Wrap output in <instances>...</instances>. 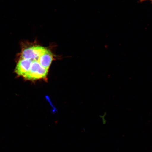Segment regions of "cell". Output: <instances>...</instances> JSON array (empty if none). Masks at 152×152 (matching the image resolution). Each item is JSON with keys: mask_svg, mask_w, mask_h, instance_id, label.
<instances>
[{"mask_svg": "<svg viewBox=\"0 0 152 152\" xmlns=\"http://www.w3.org/2000/svg\"><path fill=\"white\" fill-rule=\"evenodd\" d=\"M47 49L46 48L39 45H28L23 50L21 58L31 60H37Z\"/></svg>", "mask_w": 152, "mask_h": 152, "instance_id": "7a4b0ae2", "label": "cell"}, {"mask_svg": "<svg viewBox=\"0 0 152 152\" xmlns=\"http://www.w3.org/2000/svg\"><path fill=\"white\" fill-rule=\"evenodd\" d=\"M32 60L22 58L17 64L15 72L18 75L24 77L29 71Z\"/></svg>", "mask_w": 152, "mask_h": 152, "instance_id": "3957f363", "label": "cell"}, {"mask_svg": "<svg viewBox=\"0 0 152 152\" xmlns=\"http://www.w3.org/2000/svg\"><path fill=\"white\" fill-rule=\"evenodd\" d=\"M53 59L52 53L47 49L37 60L43 67L48 70Z\"/></svg>", "mask_w": 152, "mask_h": 152, "instance_id": "277c9868", "label": "cell"}, {"mask_svg": "<svg viewBox=\"0 0 152 152\" xmlns=\"http://www.w3.org/2000/svg\"><path fill=\"white\" fill-rule=\"evenodd\" d=\"M48 70L44 68L37 60H32V63L29 71L24 77L30 80L46 79Z\"/></svg>", "mask_w": 152, "mask_h": 152, "instance_id": "6da1fadb", "label": "cell"}, {"mask_svg": "<svg viewBox=\"0 0 152 152\" xmlns=\"http://www.w3.org/2000/svg\"><path fill=\"white\" fill-rule=\"evenodd\" d=\"M151 1H152V0H151Z\"/></svg>", "mask_w": 152, "mask_h": 152, "instance_id": "5b68a950", "label": "cell"}]
</instances>
